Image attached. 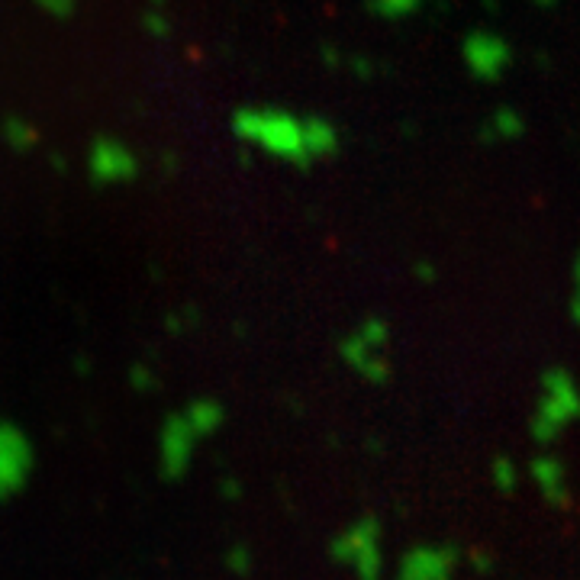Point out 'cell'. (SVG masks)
I'll use <instances>...</instances> for the list:
<instances>
[{
	"label": "cell",
	"instance_id": "21",
	"mask_svg": "<svg viewBox=\"0 0 580 580\" xmlns=\"http://www.w3.org/2000/svg\"><path fill=\"white\" fill-rule=\"evenodd\" d=\"M468 561H471V568L477 574H490L493 571V555H490L487 548H474L471 555H468Z\"/></svg>",
	"mask_w": 580,
	"mask_h": 580
},
{
	"label": "cell",
	"instance_id": "23",
	"mask_svg": "<svg viewBox=\"0 0 580 580\" xmlns=\"http://www.w3.org/2000/svg\"><path fill=\"white\" fill-rule=\"evenodd\" d=\"M416 278H423V281H432V278H435V271H432V265H419V268H416Z\"/></svg>",
	"mask_w": 580,
	"mask_h": 580
},
{
	"label": "cell",
	"instance_id": "4",
	"mask_svg": "<svg viewBox=\"0 0 580 580\" xmlns=\"http://www.w3.org/2000/svg\"><path fill=\"white\" fill-rule=\"evenodd\" d=\"M387 342H390V329H387L384 319H365V323H358L339 342V358L358 377H365V381H371V384H384L387 371H390Z\"/></svg>",
	"mask_w": 580,
	"mask_h": 580
},
{
	"label": "cell",
	"instance_id": "20",
	"mask_svg": "<svg viewBox=\"0 0 580 580\" xmlns=\"http://www.w3.org/2000/svg\"><path fill=\"white\" fill-rule=\"evenodd\" d=\"M568 313L571 319L580 326V252L574 258V287H571V303H568Z\"/></svg>",
	"mask_w": 580,
	"mask_h": 580
},
{
	"label": "cell",
	"instance_id": "10",
	"mask_svg": "<svg viewBox=\"0 0 580 580\" xmlns=\"http://www.w3.org/2000/svg\"><path fill=\"white\" fill-rule=\"evenodd\" d=\"M529 477L535 481V487L542 490V497L555 506V510H568L574 497H571V484H568V468L561 464V458H555V455L532 458Z\"/></svg>",
	"mask_w": 580,
	"mask_h": 580
},
{
	"label": "cell",
	"instance_id": "2",
	"mask_svg": "<svg viewBox=\"0 0 580 580\" xmlns=\"http://www.w3.org/2000/svg\"><path fill=\"white\" fill-rule=\"evenodd\" d=\"M580 419V387L564 368H551L542 374V394L535 400V410L529 419L535 442H555L571 423Z\"/></svg>",
	"mask_w": 580,
	"mask_h": 580
},
{
	"label": "cell",
	"instance_id": "19",
	"mask_svg": "<svg viewBox=\"0 0 580 580\" xmlns=\"http://www.w3.org/2000/svg\"><path fill=\"white\" fill-rule=\"evenodd\" d=\"M129 384H133V387L139 390V394H149V390H155L158 377H155V371H152V368L136 365L133 371H129Z\"/></svg>",
	"mask_w": 580,
	"mask_h": 580
},
{
	"label": "cell",
	"instance_id": "3",
	"mask_svg": "<svg viewBox=\"0 0 580 580\" xmlns=\"http://www.w3.org/2000/svg\"><path fill=\"white\" fill-rule=\"evenodd\" d=\"M332 561L348 564L358 580H381L384 577V551H381V522L365 516L352 522L342 535L329 545Z\"/></svg>",
	"mask_w": 580,
	"mask_h": 580
},
{
	"label": "cell",
	"instance_id": "18",
	"mask_svg": "<svg viewBox=\"0 0 580 580\" xmlns=\"http://www.w3.org/2000/svg\"><path fill=\"white\" fill-rule=\"evenodd\" d=\"M33 4H36L42 13H49V17L65 20V17H71V13H75L78 0H33Z\"/></svg>",
	"mask_w": 580,
	"mask_h": 580
},
{
	"label": "cell",
	"instance_id": "22",
	"mask_svg": "<svg viewBox=\"0 0 580 580\" xmlns=\"http://www.w3.org/2000/svg\"><path fill=\"white\" fill-rule=\"evenodd\" d=\"M223 497H226V500H239V497H242L239 481H232V477H223Z\"/></svg>",
	"mask_w": 580,
	"mask_h": 580
},
{
	"label": "cell",
	"instance_id": "9",
	"mask_svg": "<svg viewBox=\"0 0 580 580\" xmlns=\"http://www.w3.org/2000/svg\"><path fill=\"white\" fill-rule=\"evenodd\" d=\"M461 561L455 545H416L397 564V580H452Z\"/></svg>",
	"mask_w": 580,
	"mask_h": 580
},
{
	"label": "cell",
	"instance_id": "11",
	"mask_svg": "<svg viewBox=\"0 0 580 580\" xmlns=\"http://www.w3.org/2000/svg\"><path fill=\"white\" fill-rule=\"evenodd\" d=\"M184 416L191 419V426L197 429L200 439H210V435L220 432V426L226 423V410L220 400H210V397H200L191 400L184 406Z\"/></svg>",
	"mask_w": 580,
	"mask_h": 580
},
{
	"label": "cell",
	"instance_id": "12",
	"mask_svg": "<svg viewBox=\"0 0 580 580\" xmlns=\"http://www.w3.org/2000/svg\"><path fill=\"white\" fill-rule=\"evenodd\" d=\"M481 136H484V142H513L522 136V116L510 107H500L497 113L487 116Z\"/></svg>",
	"mask_w": 580,
	"mask_h": 580
},
{
	"label": "cell",
	"instance_id": "15",
	"mask_svg": "<svg viewBox=\"0 0 580 580\" xmlns=\"http://www.w3.org/2000/svg\"><path fill=\"white\" fill-rule=\"evenodd\" d=\"M490 481H493V487H497V490L513 493L516 484H519V468H516V461H513V458H506V455H500L497 461L490 464Z\"/></svg>",
	"mask_w": 580,
	"mask_h": 580
},
{
	"label": "cell",
	"instance_id": "1",
	"mask_svg": "<svg viewBox=\"0 0 580 580\" xmlns=\"http://www.w3.org/2000/svg\"><path fill=\"white\" fill-rule=\"evenodd\" d=\"M232 133L252 149L300 168L332 155L339 145V129L323 116H297L281 107L239 110L232 116Z\"/></svg>",
	"mask_w": 580,
	"mask_h": 580
},
{
	"label": "cell",
	"instance_id": "16",
	"mask_svg": "<svg viewBox=\"0 0 580 580\" xmlns=\"http://www.w3.org/2000/svg\"><path fill=\"white\" fill-rule=\"evenodd\" d=\"M142 26H145V33H149L152 39H168L171 36V20H168V13L162 7H149L142 13Z\"/></svg>",
	"mask_w": 580,
	"mask_h": 580
},
{
	"label": "cell",
	"instance_id": "17",
	"mask_svg": "<svg viewBox=\"0 0 580 580\" xmlns=\"http://www.w3.org/2000/svg\"><path fill=\"white\" fill-rule=\"evenodd\" d=\"M252 564H255V558H252V551L245 548V545H232V548L226 551V571H229V574L249 577V574H252Z\"/></svg>",
	"mask_w": 580,
	"mask_h": 580
},
{
	"label": "cell",
	"instance_id": "24",
	"mask_svg": "<svg viewBox=\"0 0 580 580\" xmlns=\"http://www.w3.org/2000/svg\"><path fill=\"white\" fill-rule=\"evenodd\" d=\"M152 4H158V7H162V4H165V0H152Z\"/></svg>",
	"mask_w": 580,
	"mask_h": 580
},
{
	"label": "cell",
	"instance_id": "25",
	"mask_svg": "<svg viewBox=\"0 0 580 580\" xmlns=\"http://www.w3.org/2000/svg\"><path fill=\"white\" fill-rule=\"evenodd\" d=\"M539 4H555V0H539Z\"/></svg>",
	"mask_w": 580,
	"mask_h": 580
},
{
	"label": "cell",
	"instance_id": "5",
	"mask_svg": "<svg viewBox=\"0 0 580 580\" xmlns=\"http://www.w3.org/2000/svg\"><path fill=\"white\" fill-rule=\"evenodd\" d=\"M33 468L36 452L29 435L10 419H0V500L23 493L29 477H33Z\"/></svg>",
	"mask_w": 580,
	"mask_h": 580
},
{
	"label": "cell",
	"instance_id": "13",
	"mask_svg": "<svg viewBox=\"0 0 580 580\" xmlns=\"http://www.w3.org/2000/svg\"><path fill=\"white\" fill-rule=\"evenodd\" d=\"M0 133H4V142L13 152H33L39 142V129L29 123L26 116H7Z\"/></svg>",
	"mask_w": 580,
	"mask_h": 580
},
{
	"label": "cell",
	"instance_id": "6",
	"mask_svg": "<svg viewBox=\"0 0 580 580\" xmlns=\"http://www.w3.org/2000/svg\"><path fill=\"white\" fill-rule=\"evenodd\" d=\"M200 435L191 426V419L181 413H171L162 432H158V471H162L165 481H181V477L191 471V461L197 452Z\"/></svg>",
	"mask_w": 580,
	"mask_h": 580
},
{
	"label": "cell",
	"instance_id": "14",
	"mask_svg": "<svg viewBox=\"0 0 580 580\" xmlns=\"http://www.w3.org/2000/svg\"><path fill=\"white\" fill-rule=\"evenodd\" d=\"M368 7L381 20H406L423 7V0H368Z\"/></svg>",
	"mask_w": 580,
	"mask_h": 580
},
{
	"label": "cell",
	"instance_id": "8",
	"mask_svg": "<svg viewBox=\"0 0 580 580\" xmlns=\"http://www.w3.org/2000/svg\"><path fill=\"white\" fill-rule=\"evenodd\" d=\"M461 55H464V65H468L471 75L481 78V81H500L513 65L510 42L497 33H487V29H477V33L464 39Z\"/></svg>",
	"mask_w": 580,
	"mask_h": 580
},
{
	"label": "cell",
	"instance_id": "7",
	"mask_svg": "<svg viewBox=\"0 0 580 580\" xmlns=\"http://www.w3.org/2000/svg\"><path fill=\"white\" fill-rule=\"evenodd\" d=\"M87 174H91V181L100 187L129 184L139 174V158L120 139L100 136L91 142V149H87Z\"/></svg>",
	"mask_w": 580,
	"mask_h": 580
}]
</instances>
